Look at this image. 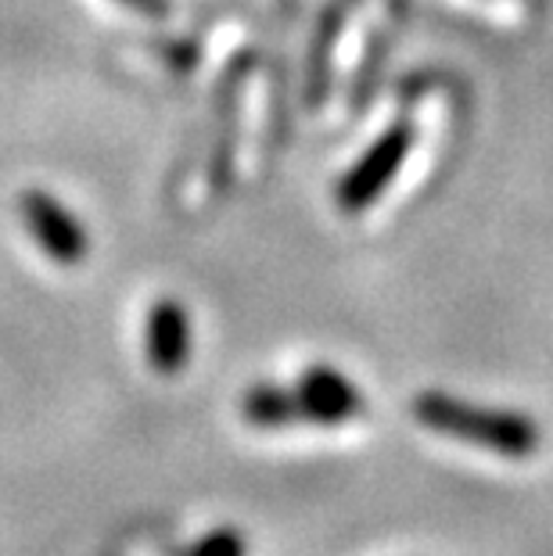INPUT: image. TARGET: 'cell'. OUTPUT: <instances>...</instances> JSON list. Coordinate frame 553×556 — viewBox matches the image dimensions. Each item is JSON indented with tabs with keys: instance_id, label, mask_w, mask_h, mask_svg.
Here are the masks:
<instances>
[{
	"instance_id": "cell-7",
	"label": "cell",
	"mask_w": 553,
	"mask_h": 556,
	"mask_svg": "<svg viewBox=\"0 0 553 556\" xmlns=\"http://www.w3.org/2000/svg\"><path fill=\"white\" fill-rule=\"evenodd\" d=\"M249 553V546H244V535L234 528H216L209 531L205 539H198L191 549H187V556H244Z\"/></svg>"
},
{
	"instance_id": "cell-5",
	"label": "cell",
	"mask_w": 553,
	"mask_h": 556,
	"mask_svg": "<svg viewBox=\"0 0 553 556\" xmlns=\"http://www.w3.org/2000/svg\"><path fill=\"white\" fill-rule=\"evenodd\" d=\"M144 352L151 370L162 377L180 374L191 359V316L176 299H159L148 309Z\"/></svg>"
},
{
	"instance_id": "cell-6",
	"label": "cell",
	"mask_w": 553,
	"mask_h": 556,
	"mask_svg": "<svg viewBox=\"0 0 553 556\" xmlns=\"http://www.w3.org/2000/svg\"><path fill=\"white\" fill-rule=\"evenodd\" d=\"M241 413L252 428H263V431H280V428L302 424L296 392L280 384H252L241 399Z\"/></svg>"
},
{
	"instance_id": "cell-4",
	"label": "cell",
	"mask_w": 553,
	"mask_h": 556,
	"mask_svg": "<svg viewBox=\"0 0 553 556\" xmlns=\"http://www.w3.org/2000/svg\"><path fill=\"white\" fill-rule=\"evenodd\" d=\"M291 392H296L302 424H345L363 409L360 388L335 366H310Z\"/></svg>"
},
{
	"instance_id": "cell-2",
	"label": "cell",
	"mask_w": 553,
	"mask_h": 556,
	"mask_svg": "<svg viewBox=\"0 0 553 556\" xmlns=\"http://www.w3.org/2000/svg\"><path fill=\"white\" fill-rule=\"evenodd\" d=\"M414 144V134H410V126H392L385 129V134L374 140V144L363 151V159L352 165V169L341 176L338 184V205L345 212H360L374 205L385 187L395 180V173L403 169L406 162V151Z\"/></svg>"
},
{
	"instance_id": "cell-3",
	"label": "cell",
	"mask_w": 553,
	"mask_h": 556,
	"mask_svg": "<svg viewBox=\"0 0 553 556\" xmlns=\"http://www.w3.org/2000/svg\"><path fill=\"white\" fill-rule=\"evenodd\" d=\"M22 219L26 230L33 233V241L43 248V255H51L54 263L76 266L87 258V230L79 227V219L68 212L62 201L51 198L47 191H29L22 198Z\"/></svg>"
},
{
	"instance_id": "cell-8",
	"label": "cell",
	"mask_w": 553,
	"mask_h": 556,
	"mask_svg": "<svg viewBox=\"0 0 553 556\" xmlns=\"http://www.w3.org/2000/svg\"><path fill=\"white\" fill-rule=\"evenodd\" d=\"M123 4L140 11V15H148V18H162V15H166V0H123Z\"/></svg>"
},
{
	"instance_id": "cell-1",
	"label": "cell",
	"mask_w": 553,
	"mask_h": 556,
	"mask_svg": "<svg viewBox=\"0 0 553 556\" xmlns=\"http://www.w3.org/2000/svg\"><path fill=\"white\" fill-rule=\"evenodd\" d=\"M414 417L435 434L456 438V442L467 445H481L507 459H528L539 448V428L532 417L514 409L475 406V402L453 399L445 392L417 395Z\"/></svg>"
}]
</instances>
